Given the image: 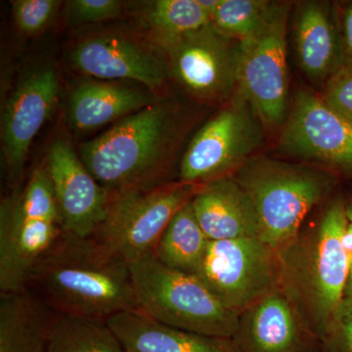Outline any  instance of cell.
<instances>
[{
	"label": "cell",
	"mask_w": 352,
	"mask_h": 352,
	"mask_svg": "<svg viewBox=\"0 0 352 352\" xmlns=\"http://www.w3.org/2000/svg\"><path fill=\"white\" fill-rule=\"evenodd\" d=\"M46 168L65 232L82 239L91 238L105 217L110 192L90 175L66 139L53 141Z\"/></svg>",
	"instance_id": "obj_13"
},
{
	"label": "cell",
	"mask_w": 352,
	"mask_h": 352,
	"mask_svg": "<svg viewBox=\"0 0 352 352\" xmlns=\"http://www.w3.org/2000/svg\"><path fill=\"white\" fill-rule=\"evenodd\" d=\"M324 352H352V298H344L322 339Z\"/></svg>",
	"instance_id": "obj_30"
},
{
	"label": "cell",
	"mask_w": 352,
	"mask_h": 352,
	"mask_svg": "<svg viewBox=\"0 0 352 352\" xmlns=\"http://www.w3.org/2000/svg\"><path fill=\"white\" fill-rule=\"evenodd\" d=\"M47 352H126L106 320L55 315Z\"/></svg>",
	"instance_id": "obj_24"
},
{
	"label": "cell",
	"mask_w": 352,
	"mask_h": 352,
	"mask_svg": "<svg viewBox=\"0 0 352 352\" xmlns=\"http://www.w3.org/2000/svg\"><path fill=\"white\" fill-rule=\"evenodd\" d=\"M156 45L163 51L170 78L196 100L219 103L235 94L239 41L224 36L210 24Z\"/></svg>",
	"instance_id": "obj_8"
},
{
	"label": "cell",
	"mask_w": 352,
	"mask_h": 352,
	"mask_svg": "<svg viewBox=\"0 0 352 352\" xmlns=\"http://www.w3.org/2000/svg\"><path fill=\"white\" fill-rule=\"evenodd\" d=\"M191 205L210 241L261 239L256 208L232 176L201 185L192 198Z\"/></svg>",
	"instance_id": "obj_18"
},
{
	"label": "cell",
	"mask_w": 352,
	"mask_h": 352,
	"mask_svg": "<svg viewBox=\"0 0 352 352\" xmlns=\"http://www.w3.org/2000/svg\"><path fill=\"white\" fill-rule=\"evenodd\" d=\"M62 223L21 215L10 200L0 214V292L27 289L34 268L64 237Z\"/></svg>",
	"instance_id": "obj_15"
},
{
	"label": "cell",
	"mask_w": 352,
	"mask_h": 352,
	"mask_svg": "<svg viewBox=\"0 0 352 352\" xmlns=\"http://www.w3.org/2000/svg\"><path fill=\"white\" fill-rule=\"evenodd\" d=\"M199 187L177 182L111 193L105 217L91 239L129 264L154 256L171 219Z\"/></svg>",
	"instance_id": "obj_5"
},
{
	"label": "cell",
	"mask_w": 352,
	"mask_h": 352,
	"mask_svg": "<svg viewBox=\"0 0 352 352\" xmlns=\"http://www.w3.org/2000/svg\"><path fill=\"white\" fill-rule=\"evenodd\" d=\"M349 217H351V219H352V208H349Z\"/></svg>",
	"instance_id": "obj_33"
},
{
	"label": "cell",
	"mask_w": 352,
	"mask_h": 352,
	"mask_svg": "<svg viewBox=\"0 0 352 352\" xmlns=\"http://www.w3.org/2000/svg\"><path fill=\"white\" fill-rule=\"evenodd\" d=\"M278 147L289 157L352 175V122L309 90L294 95Z\"/></svg>",
	"instance_id": "obj_12"
},
{
	"label": "cell",
	"mask_w": 352,
	"mask_h": 352,
	"mask_svg": "<svg viewBox=\"0 0 352 352\" xmlns=\"http://www.w3.org/2000/svg\"><path fill=\"white\" fill-rule=\"evenodd\" d=\"M157 99L149 90L106 80H88L69 95V124L75 131L88 132L120 122Z\"/></svg>",
	"instance_id": "obj_20"
},
{
	"label": "cell",
	"mask_w": 352,
	"mask_h": 352,
	"mask_svg": "<svg viewBox=\"0 0 352 352\" xmlns=\"http://www.w3.org/2000/svg\"><path fill=\"white\" fill-rule=\"evenodd\" d=\"M240 352H307L302 322L291 300L275 288L241 314L233 339Z\"/></svg>",
	"instance_id": "obj_17"
},
{
	"label": "cell",
	"mask_w": 352,
	"mask_h": 352,
	"mask_svg": "<svg viewBox=\"0 0 352 352\" xmlns=\"http://www.w3.org/2000/svg\"><path fill=\"white\" fill-rule=\"evenodd\" d=\"M289 6L277 2L263 27L240 41L235 94L251 105L265 131L281 129L291 105L286 41Z\"/></svg>",
	"instance_id": "obj_6"
},
{
	"label": "cell",
	"mask_w": 352,
	"mask_h": 352,
	"mask_svg": "<svg viewBox=\"0 0 352 352\" xmlns=\"http://www.w3.org/2000/svg\"><path fill=\"white\" fill-rule=\"evenodd\" d=\"M294 43L303 74L323 87L346 63L340 16L335 4L300 2L294 19Z\"/></svg>",
	"instance_id": "obj_16"
},
{
	"label": "cell",
	"mask_w": 352,
	"mask_h": 352,
	"mask_svg": "<svg viewBox=\"0 0 352 352\" xmlns=\"http://www.w3.org/2000/svg\"><path fill=\"white\" fill-rule=\"evenodd\" d=\"M74 69L100 80L141 83L163 98L168 69L163 51L146 36L126 32L91 34L76 44L69 54Z\"/></svg>",
	"instance_id": "obj_11"
},
{
	"label": "cell",
	"mask_w": 352,
	"mask_h": 352,
	"mask_svg": "<svg viewBox=\"0 0 352 352\" xmlns=\"http://www.w3.org/2000/svg\"><path fill=\"white\" fill-rule=\"evenodd\" d=\"M275 254L259 238L210 241L197 275L220 302L241 316L277 288Z\"/></svg>",
	"instance_id": "obj_9"
},
{
	"label": "cell",
	"mask_w": 352,
	"mask_h": 352,
	"mask_svg": "<svg viewBox=\"0 0 352 352\" xmlns=\"http://www.w3.org/2000/svg\"><path fill=\"white\" fill-rule=\"evenodd\" d=\"M122 6L118 0H73L67 3L66 20L71 25L97 24L120 17Z\"/></svg>",
	"instance_id": "obj_28"
},
{
	"label": "cell",
	"mask_w": 352,
	"mask_h": 352,
	"mask_svg": "<svg viewBox=\"0 0 352 352\" xmlns=\"http://www.w3.org/2000/svg\"><path fill=\"white\" fill-rule=\"evenodd\" d=\"M340 27L346 63L352 62V1L347 4L340 16Z\"/></svg>",
	"instance_id": "obj_31"
},
{
	"label": "cell",
	"mask_w": 352,
	"mask_h": 352,
	"mask_svg": "<svg viewBox=\"0 0 352 352\" xmlns=\"http://www.w3.org/2000/svg\"><path fill=\"white\" fill-rule=\"evenodd\" d=\"M349 222L346 203L333 201L322 217L307 254L302 292L312 330L321 340L344 298L349 261L342 240Z\"/></svg>",
	"instance_id": "obj_10"
},
{
	"label": "cell",
	"mask_w": 352,
	"mask_h": 352,
	"mask_svg": "<svg viewBox=\"0 0 352 352\" xmlns=\"http://www.w3.org/2000/svg\"><path fill=\"white\" fill-rule=\"evenodd\" d=\"M107 323L126 352H240L233 340L171 327L139 309L113 315Z\"/></svg>",
	"instance_id": "obj_19"
},
{
	"label": "cell",
	"mask_w": 352,
	"mask_h": 352,
	"mask_svg": "<svg viewBox=\"0 0 352 352\" xmlns=\"http://www.w3.org/2000/svg\"><path fill=\"white\" fill-rule=\"evenodd\" d=\"M56 314L31 292L0 298V352H47Z\"/></svg>",
	"instance_id": "obj_21"
},
{
	"label": "cell",
	"mask_w": 352,
	"mask_h": 352,
	"mask_svg": "<svg viewBox=\"0 0 352 352\" xmlns=\"http://www.w3.org/2000/svg\"><path fill=\"white\" fill-rule=\"evenodd\" d=\"M9 200L23 217L52 220L62 223L54 189L46 166L32 171L24 191Z\"/></svg>",
	"instance_id": "obj_26"
},
{
	"label": "cell",
	"mask_w": 352,
	"mask_h": 352,
	"mask_svg": "<svg viewBox=\"0 0 352 352\" xmlns=\"http://www.w3.org/2000/svg\"><path fill=\"white\" fill-rule=\"evenodd\" d=\"M182 133L177 109L159 98L83 143L78 154L110 193L153 188L168 183Z\"/></svg>",
	"instance_id": "obj_2"
},
{
	"label": "cell",
	"mask_w": 352,
	"mask_h": 352,
	"mask_svg": "<svg viewBox=\"0 0 352 352\" xmlns=\"http://www.w3.org/2000/svg\"><path fill=\"white\" fill-rule=\"evenodd\" d=\"M59 83L51 68L32 72L17 85L2 117V155L11 182L19 179L32 141L50 117Z\"/></svg>",
	"instance_id": "obj_14"
},
{
	"label": "cell",
	"mask_w": 352,
	"mask_h": 352,
	"mask_svg": "<svg viewBox=\"0 0 352 352\" xmlns=\"http://www.w3.org/2000/svg\"><path fill=\"white\" fill-rule=\"evenodd\" d=\"M140 22L145 36L157 44L212 24V16L201 0H156L146 3Z\"/></svg>",
	"instance_id": "obj_23"
},
{
	"label": "cell",
	"mask_w": 352,
	"mask_h": 352,
	"mask_svg": "<svg viewBox=\"0 0 352 352\" xmlns=\"http://www.w3.org/2000/svg\"><path fill=\"white\" fill-rule=\"evenodd\" d=\"M263 124L251 105L235 94L197 131L179 166V180L201 185L232 176L263 145Z\"/></svg>",
	"instance_id": "obj_7"
},
{
	"label": "cell",
	"mask_w": 352,
	"mask_h": 352,
	"mask_svg": "<svg viewBox=\"0 0 352 352\" xmlns=\"http://www.w3.org/2000/svg\"><path fill=\"white\" fill-rule=\"evenodd\" d=\"M12 3L14 23L21 34L38 36L56 17L61 1L57 0H15Z\"/></svg>",
	"instance_id": "obj_27"
},
{
	"label": "cell",
	"mask_w": 352,
	"mask_h": 352,
	"mask_svg": "<svg viewBox=\"0 0 352 352\" xmlns=\"http://www.w3.org/2000/svg\"><path fill=\"white\" fill-rule=\"evenodd\" d=\"M208 236L192 208L191 201L171 219L155 252V258L171 270L197 274L207 252Z\"/></svg>",
	"instance_id": "obj_22"
},
{
	"label": "cell",
	"mask_w": 352,
	"mask_h": 352,
	"mask_svg": "<svg viewBox=\"0 0 352 352\" xmlns=\"http://www.w3.org/2000/svg\"><path fill=\"white\" fill-rule=\"evenodd\" d=\"M276 3L266 0H219L212 25L224 36L241 41L263 27Z\"/></svg>",
	"instance_id": "obj_25"
},
{
	"label": "cell",
	"mask_w": 352,
	"mask_h": 352,
	"mask_svg": "<svg viewBox=\"0 0 352 352\" xmlns=\"http://www.w3.org/2000/svg\"><path fill=\"white\" fill-rule=\"evenodd\" d=\"M138 309L188 332L233 340L240 315L228 309L197 274L171 270L154 256L129 264Z\"/></svg>",
	"instance_id": "obj_4"
},
{
	"label": "cell",
	"mask_w": 352,
	"mask_h": 352,
	"mask_svg": "<svg viewBox=\"0 0 352 352\" xmlns=\"http://www.w3.org/2000/svg\"><path fill=\"white\" fill-rule=\"evenodd\" d=\"M232 177L256 208L261 240L276 254L293 242L303 220L333 185L325 171L266 156L252 157Z\"/></svg>",
	"instance_id": "obj_3"
},
{
	"label": "cell",
	"mask_w": 352,
	"mask_h": 352,
	"mask_svg": "<svg viewBox=\"0 0 352 352\" xmlns=\"http://www.w3.org/2000/svg\"><path fill=\"white\" fill-rule=\"evenodd\" d=\"M321 98L352 122V62H346L322 87Z\"/></svg>",
	"instance_id": "obj_29"
},
{
	"label": "cell",
	"mask_w": 352,
	"mask_h": 352,
	"mask_svg": "<svg viewBox=\"0 0 352 352\" xmlns=\"http://www.w3.org/2000/svg\"><path fill=\"white\" fill-rule=\"evenodd\" d=\"M342 243H344V250H346L349 261V275L346 292H344V298H352V219L351 217H349V222L347 224Z\"/></svg>",
	"instance_id": "obj_32"
},
{
	"label": "cell",
	"mask_w": 352,
	"mask_h": 352,
	"mask_svg": "<svg viewBox=\"0 0 352 352\" xmlns=\"http://www.w3.org/2000/svg\"><path fill=\"white\" fill-rule=\"evenodd\" d=\"M27 289L57 314L107 321L138 309L129 264L91 238L67 233L34 268Z\"/></svg>",
	"instance_id": "obj_1"
}]
</instances>
